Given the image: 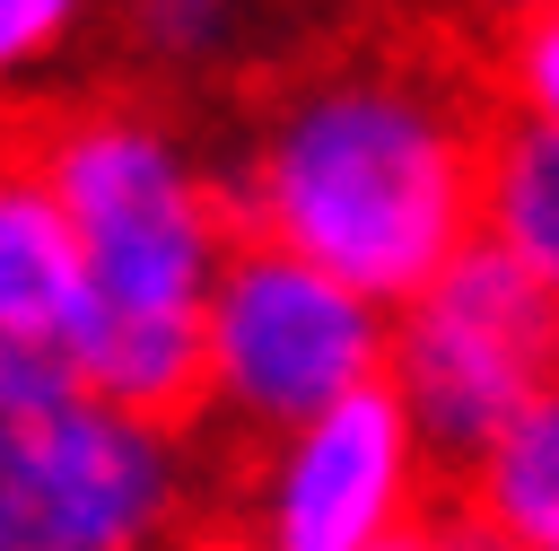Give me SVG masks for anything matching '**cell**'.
Returning <instances> with one entry per match:
<instances>
[{"label":"cell","instance_id":"cell-1","mask_svg":"<svg viewBox=\"0 0 559 551\" xmlns=\"http://www.w3.org/2000/svg\"><path fill=\"white\" fill-rule=\"evenodd\" d=\"M489 131L480 35L437 9L349 26L253 79L236 157L218 166L227 227L314 262L367 306H411L480 236Z\"/></svg>","mask_w":559,"mask_h":551},{"label":"cell","instance_id":"cell-2","mask_svg":"<svg viewBox=\"0 0 559 551\" xmlns=\"http://www.w3.org/2000/svg\"><path fill=\"white\" fill-rule=\"evenodd\" d=\"M44 192L61 201L87 271V394L157 437H192L201 385V306L227 254L218 166L192 149L157 87H79L44 96L17 122Z\"/></svg>","mask_w":559,"mask_h":551},{"label":"cell","instance_id":"cell-3","mask_svg":"<svg viewBox=\"0 0 559 551\" xmlns=\"http://www.w3.org/2000/svg\"><path fill=\"white\" fill-rule=\"evenodd\" d=\"M384 306L349 297L341 280H323L314 262L262 245V236H227L218 271H210V306H201V420L192 429H227V437H288L314 411H332L341 394H358L367 376H384Z\"/></svg>","mask_w":559,"mask_h":551},{"label":"cell","instance_id":"cell-4","mask_svg":"<svg viewBox=\"0 0 559 551\" xmlns=\"http://www.w3.org/2000/svg\"><path fill=\"white\" fill-rule=\"evenodd\" d=\"M384 385L411 411L428 481H454L524 402L559 385V297L472 236L384 332Z\"/></svg>","mask_w":559,"mask_h":551},{"label":"cell","instance_id":"cell-5","mask_svg":"<svg viewBox=\"0 0 559 551\" xmlns=\"http://www.w3.org/2000/svg\"><path fill=\"white\" fill-rule=\"evenodd\" d=\"M175 437L96 394L0 411V551H166Z\"/></svg>","mask_w":559,"mask_h":551},{"label":"cell","instance_id":"cell-6","mask_svg":"<svg viewBox=\"0 0 559 551\" xmlns=\"http://www.w3.org/2000/svg\"><path fill=\"white\" fill-rule=\"evenodd\" d=\"M87 394V271L61 201L0 122V411Z\"/></svg>","mask_w":559,"mask_h":551},{"label":"cell","instance_id":"cell-7","mask_svg":"<svg viewBox=\"0 0 559 551\" xmlns=\"http://www.w3.org/2000/svg\"><path fill=\"white\" fill-rule=\"evenodd\" d=\"M480 245H498L533 289L559 297V131L498 114L480 166Z\"/></svg>","mask_w":559,"mask_h":551},{"label":"cell","instance_id":"cell-8","mask_svg":"<svg viewBox=\"0 0 559 551\" xmlns=\"http://www.w3.org/2000/svg\"><path fill=\"white\" fill-rule=\"evenodd\" d=\"M437 490H454L472 516H489L515 551H559V385L542 402H524L472 472H454Z\"/></svg>","mask_w":559,"mask_h":551},{"label":"cell","instance_id":"cell-9","mask_svg":"<svg viewBox=\"0 0 559 551\" xmlns=\"http://www.w3.org/2000/svg\"><path fill=\"white\" fill-rule=\"evenodd\" d=\"M480 79H489L498 114L559 131V0L489 26V35H480Z\"/></svg>","mask_w":559,"mask_h":551},{"label":"cell","instance_id":"cell-10","mask_svg":"<svg viewBox=\"0 0 559 551\" xmlns=\"http://www.w3.org/2000/svg\"><path fill=\"white\" fill-rule=\"evenodd\" d=\"M376 551H515V542H507L489 516H472L454 490H437V481H428V490H419V507H411Z\"/></svg>","mask_w":559,"mask_h":551},{"label":"cell","instance_id":"cell-11","mask_svg":"<svg viewBox=\"0 0 559 551\" xmlns=\"http://www.w3.org/2000/svg\"><path fill=\"white\" fill-rule=\"evenodd\" d=\"M131 26H140L148 52H166V61H201V52H218V35H227V0H140Z\"/></svg>","mask_w":559,"mask_h":551},{"label":"cell","instance_id":"cell-12","mask_svg":"<svg viewBox=\"0 0 559 551\" xmlns=\"http://www.w3.org/2000/svg\"><path fill=\"white\" fill-rule=\"evenodd\" d=\"M79 17V0H0V79L26 70L44 44H61Z\"/></svg>","mask_w":559,"mask_h":551},{"label":"cell","instance_id":"cell-13","mask_svg":"<svg viewBox=\"0 0 559 551\" xmlns=\"http://www.w3.org/2000/svg\"><path fill=\"white\" fill-rule=\"evenodd\" d=\"M524 9H542V0H437V17H445V26H463V35H489V26L524 17Z\"/></svg>","mask_w":559,"mask_h":551}]
</instances>
